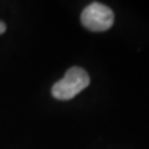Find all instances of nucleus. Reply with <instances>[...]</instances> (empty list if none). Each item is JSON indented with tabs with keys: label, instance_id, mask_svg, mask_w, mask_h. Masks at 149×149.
<instances>
[{
	"label": "nucleus",
	"instance_id": "nucleus-2",
	"mask_svg": "<svg viewBox=\"0 0 149 149\" xmlns=\"http://www.w3.org/2000/svg\"><path fill=\"white\" fill-rule=\"evenodd\" d=\"M81 21L91 31H106L113 25L114 14L112 9L100 3H92L81 14Z\"/></svg>",
	"mask_w": 149,
	"mask_h": 149
},
{
	"label": "nucleus",
	"instance_id": "nucleus-3",
	"mask_svg": "<svg viewBox=\"0 0 149 149\" xmlns=\"http://www.w3.org/2000/svg\"><path fill=\"white\" fill-rule=\"evenodd\" d=\"M5 30H6V25L4 24L3 21H0V35L4 34V32H5Z\"/></svg>",
	"mask_w": 149,
	"mask_h": 149
},
{
	"label": "nucleus",
	"instance_id": "nucleus-1",
	"mask_svg": "<svg viewBox=\"0 0 149 149\" xmlns=\"http://www.w3.org/2000/svg\"><path fill=\"white\" fill-rule=\"evenodd\" d=\"M90 85V76L81 67H71L65 76L52 86V96L56 100L67 101L77 96Z\"/></svg>",
	"mask_w": 149,
	"mask_h": 149
}]
</instances>
